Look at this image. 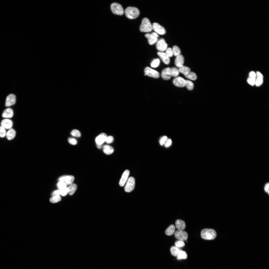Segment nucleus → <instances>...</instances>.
I'll return each instance as SVG.
<instances>
[{"instance_id": "09e8293b", "label": "nucleus", "mask_w": 269, "mask_h": 269, "mask_svg": "<svg viewBox=\"0 0 269 269\" xmlns=\"http://www.w3.org/2000/svg\"><path fill=\"white\" fill-rule=\"evenodd\" d=\"M269 183H267L266 184L264 187V190L266 192H267L269 190Z\"/></svg>"}, {"instance_id": "0eeeda50", "label": "nucleus", "mask_w": 269, "mask_h": 269, "mask_svg": "<svg viewBox=\"0 0 269 269\" xmlns=\"http://www.w3.org/2000/svg\"><path fill=\"white\" fill-rule=\"evenodd\" d=\"M168 45L163 38L160 39L156 42V48L160 52H163L165 51Z\"/></svg>"}, {"instance_id": "393cba45", "label": "nucleus", "mask_w": 269, "mask_h": 269, "mask_svg": "<svg viewBox=\"0 0 269 269\" xmlns=\"http://www.w3.org/2000/svg\"><path fill=\"white\" fill-rule=\"evenodd\" d=\"M103 150L104 153L106 154L110 155L113 153L114 149L111 146L109 145H106L103 146Z\"/></svg>"}, {"instance_id": "a878e982", "label": "nucleus", "mask_w": 269, "mask_h": 269, "mask_svg": "<svg viewBox=\"0 0 269 269\" xmlns=\"http://www.w3.org/2000/svg\"><path fill=\"white\" fill-rule=\"evenodd\" d=\"M67 188L68 193L70 195H71L74 193L76 190L77 186L75 184L72 183Z\"/></svg>"}, {"instance_id": "473e14b6", "label": "nucleus", "mask_w": 269, "mask_h": 269, "mask_svg": "<svg viewBox=\"0 0 269 269\" xmlns=\"http://www.w3.org/2000/svg\"><path fill=\"white\" fill-rule=\"evenodd\" d=\"M170 68L172 76L176 77H177L180 72L178 68L175 67Z\"/></svg>"}, {"instance_id": "7ed1b4c3", "label": "nucleus", "mask_w": 269, "mask_h": 269, "mask_svg": "<svg viewBox=\"0 0 269 269\" xmlns=\"http://www.w3.org/2000/svg\"><path fill=\"white\" fill-rule=\"evenodd\" d=\"M139 29L140 31L145 32H149L152 31V24L148 18L145 17L142 19Z\"/></svg>"}, {"instance_id": "f8f14e48", "label": "nucleus", "mask_w": 269, "mask_h": 269, "mask_svg": "<svg viewBox=\"0 0 269 269\" xmlns=\"http://www.w3.org/2000/svg\"><path fill=\"white\" fill-rule=\"evenodd\" d=\"M15 96L13 94L8 95L6 97L5 102V106L9 107L14 105L16 102Z\"/></svg>"}, {"instance_id": "f257e3e1", "label": "nucleus", "mask_w": 269, "mask_h": 269, "mask_svg": "<svg viewBox=\"0 0 269 269\" xmlns=\"http://www.w3.org/2000/svg\"><path fill=\"white\" fill-rule=\"evenodd\" d=\"M201 236L202 238L206 240H212L215 239L216 236L215 231L211 229L205 228L201 231Z\"/></svg>"}, {"instance_id": "cd10ccee", "label": "nucleus", "mask_w": 269, "mask_h": 269, "mask_svg": "<svg viewBox=\"0 0 269 269\" xmlns=\"http://www.w3.org/2000/svg\"><path fill=\"white\" fill-rule=\"evenodd\" d=\"M177 257V259L178 260L186 259L187 257V255L185 251L181 249Z\"/></svg>"}, {"instance_id": "2eb2a0df", "label": "nucleus", "mask_w": 269, "mask_h": 269, "mask_svg": "<svg viewBox=\"0 0 269 269\" xmlns=\"http://www.w3.org/2000/svg\"><path fill=\"white\" fill-rule=\"evenodd\" d=\"M161 75L162 78L164 80L170 79L172 76L171 68L167 67L164 69L162 71Z\"/></svg>"}, {"instance_id": "412c9836", "label": "nucleus", "mask_w": 269, "mask_h": 269, "mask_svg": "<svg viewBox=\"0 0 269 269\" xmlns=\"http://www.w3.org/2000/svg\"><path fill=\"white\" fill-rule=\"evenodd\" d=\"M1 125L5 129H10L12 126L13 122L10 120L4 119L1 121Z\"/></svg>"}, {"instance_id": "b1692460", "label": "nucleus", "mask_w": 269, "mask_h": 269, "mask_svg": "<svg viewBox=\"0 0 269 269\" xmlns=\"http://www.w3.org/2000/svg\"><path fill=\"white\" fill-rule=\"evenodd\" d=\"M16 133L15 131L13 129L10 128L6 133V137L8 140H11L15 137Z\"/></svg>"}, {"instance_id": "58836bf2", "label": "nucleus", "mask_w": 269, "mask_h": 269, "mask_svg": "<svg viewBox=\"0 0 269 269\" xmlns=\"http://www.w3.org/2000/svg\"><path fill=\"white\" fill-rule=\"evenodd\" d=\"M70 134L72 135L77 137H79L81 135V133L80 132L76 129L72 130L71 131Z\"/></svg>"}, {"instance_id": "6e6552de", "label": "nucleus", "mask_w": 269, "mask_h": 269, "mask_svg": "<svg viewBox=\"0 0 269 269\" xmlns=\"http://www.w3.org/2000/svg\"><path fill=\"white\" fill-rule=\"evenodd\" d=\"M144 71L145 75L155 78H158L159 77L160 74L158 71L149 67H146Z\"/></svg>"}, {"instance_id": "37998d69", "label": "nucleus", "mask_w": 269, "mask_h": 269, "mask_svg": "<svg viewBox=\"0 0 269 269\" xmlns=\"http://www.w3.org/2000/svg\"><path fill=\"white\" fill-rule=\"evenodd\" d=\"M68 141L69 143L73 145H75L77 143L76 139L73 138H69L68 139Z\"/></svg>"}, {"instance_id": "8fccbe9b", "label": "nucleus", "mask_w": 269, "mask_h": 269, "mask_svg": "<svg viewBox=\"0 0 269 269\" xmlns=\"http://www.w3.org/2000/svg\"><path fill=\"white\" fill-rule=\"evenodd\" d=\"M96 145L97 147L99 149H100L102 147V144L99 145L96 144Z\"/></svg>"}, {"instance_id": "ddd939ff", "label": "nucleus", "mask_w": 269, "mask_h": 269, "mask_svg": "<svg viewBox=\"0 0 269 269\" xmlns=\"http://www.w3.org/2000/svg\"><path fill=\"white\" fill-rule=\"evenodd\" d=\"M74 178L72 175H65L60 177L58 180L64 182L67 185H70L72 183Z\"/></svg>"}, {"instance_id": "c9c22d12", "label": "nucleus", "mask_w": 269, "mask_h": 269, "mask_svg": "<svg viewBox=\"0 0 269 269\" xmlns=\"http://www.w3.org/2000/svg\"><path fill=\"white\" fill-rule=\"evenodd\" d=\"M160 62V60L159 59H154L151 64V67L154 68L157 67L159 66Z\"/></svg>"}, {"instance_id": "39448f33", "label": "nucleus", "mask_w": 269, "mask_h": 269, "mask_svg": "<svg viewBox=\"0 0 269 269\" xmlns=\"http://www.w3.org/2000/svg\"><path fill=\"white\" fill-rule=\"evenodd\" d=\"M145 37L148 39L149 44L152 45L156 43L159 37L158 34L155 32L147 33L145 34Z\"/></svg>"}, {"instance_id": "ea45409f", "label": "nucleus", "mask_w": 269, "mask_h": 269, "mask_svg": "<svg viewBox=\"0 0 269 269\" xmlns=\"http://www.w3.org/2000/svg\"><path fill=\"white\" fill-rule=\"evenodd\" d=\"M6 132L5 129L2 126H0V137H4L6 135Z\"/></svg>"}, {"instance_id": "f704fd0d", "label": "nucleus", "mask_w": 269, "mask_h": 269, "mask_svg": "<svg viewBox=\"0 0 269 269\" xmlns=\"http://www.w3.org/2000/svg\"><path fill=\"white\" fill-rule=\"evenodd\" d=\"M61 198L59 195H56L53 196L50 199V202L52 203H55L60 201Z\"/></svg>"}, {"instance_id": "423d86ee", "label": "nucleus", "mask_w": 269, "mask_h": 269, "mask_svg": "<svg viewBox=\"0 0 269 269\" xmlns=\"http://www.w3.org/2000/svg\"><path fill=\"white\" fill-rule=\"evenodd\" d=\"M135 186V180L133 177H130L128 179L125 187V190L127 192L132 191L134 189Z\"/></svg>"}, {"instance_id": "aec40b11", "label": "nucleus", "mask_w": 269, "mask_h": 269, "mask_svg": "<svg viewBox=\"0 0 269 269\" xmlns=\"http://www.w3.org/2000/svg\"><path fill=\"white\" fill-rule=\"evenodd\" d=\"M256 78L255 84L257 86H260L263 82V76L260 72L257 71L256 73Z\"/></svg>"}, {"instance_id": "de8ad7c7", "label": "nucleus", "mask_w": 269, "mask_h": 269, "mask_svg": "<svg viewBox=\"0 0 269 269\" xmlns=\"http://www.w3.org/2000/svg\"><path fill=\"white\" fill-rule=\"evenodd\" d=\"M61 195V191L60 190H58L54 191L52 193V195L53 196H56L60 195Z\"/></svg>"}, {"instance_id": "a211bd4d", "label": "nucleus", "mask_w": 269, "mask_h": 269, "mask_svg": "<svg viewBox=\"0 0 269 269\" xmlns=\"http://www.w3.org/2000/svg\"><path fill=\"white\" fill-rule=\"evenodd\" d=\"M256 78V73L254 71H251L249 73L247 82L251 85L254 86L255 85Z\"/></svg>"}, {"instance_id": "c85d7f7f", "label": "nucleus", "mask_w": 269, "mask_h": 269, "mask_svg": "<svg viewBox=\"0 0 269 269\" xmlns=\"http://www.w3.org/2000/svg\"><path fill=\"white\" fill-rule=\"evenodd\" d=\"M179 72L185 75L190 71V69L189 67L184 66L178 68Z\"/></svg>"}, {"instance_id": "72a5a7b5", "label": "nucleus", "mask_w": 269, "mask_h": 269, "mask_svg": "<svg viewBox=\"0 0 269 269\" xmlns=\"http://www.w3.org/2000/svg\"><path fill=\"white\" fill-rule=\"evenodd\" d=\"M185 86H186L188 90H192L194 87V84L190 80H186V84Z\"/></svg>"}, {"instance_id": "f03ea898", "label": "nucleus", "mask_w": 269, "mask_h": 269, "mask_svg": "<svg viewBox=\"0 0 269 269\" xmlns=\"http://www.w3.org/2000/svg\"><path fill=\"white\" fill-rule=\"evenodd\" d=\"M125 12L126 16L130 19L136 18L139 14V9L136 7H127L125 10Z\"/></svg>"}, {"instance_id": "5701e85b", "label": "nucleus", "mask_w": 269, "mask_h": 269, "mask_svg": "<svg viewBox=\"0 0 269 269\" xmlns=\"http://www.w3.org/2000/svg\"><path fill=\"white\" fill-rule=\"evenodd\" d=\"M13 111L11 108H8L5 109L2 114V117L5 118H11L13 115Z\"/></svg>"}, {"instance_id": "a18cd8bd", "label": "nucleus", "mask_w": 269, "mask_h": 269, "mask_svg": "<svg viewBox=\"0 0 269 269\" xmlns=\"http://www.w3.org/2000/svg\"><path fill=\"white\" fill-rule=\"evenodd\" d=\"M114 138L112 136H109L107 137L106 142L107 143H110L113 142Z\"/></svg>"}, {"instance_id": "e433bc0d", "label": "nucleus", "mask_w": 269, "mask_h": 269, "mask_svg": "<svg viewBox=\"0 0 269 269\" xmlns=\"http://www.w3.org/2000/svg\"><path fill=\"white\" fill-rule=\"evenodd\" d=\"M57 186L60 190H61L67 187V185L63 181H59L57 184Z\"/></svg>"}, {"instance_id": "a19ab883", "label": "nucleus", "mask_w": 269, "mask_h": 269, "mask_svg": "<svg viewBox=\"0 0 269 269\" xmlns=\"http://www.w3.org/2000/svg\"><path fill=\"white\" fill-rule=\"evenodd\" d=\"M175 246L178 248L181 247L185 245V244L183 241L178 240L175 243Z\"/></svg>"}, {"instance_id": "79ce46f5", "label": "nucleus", "mask_w": 269, "mask_h": 269, "mask_svg": "<svg viewBox=\"0 0 269 269\" xmlns=\"http://www.w3.org/2000/svg\"><path fill=\"white\" fill-rule=\"evenodd\" d=\"M168 139L167 136H164L160 138L159 141L160 145L161 146L164 145Z\"/></svg>"}, {"instance_id": "f3484780", "label": "nucleus", "mask_w": 269, "mask_h": 269, "mask_svg": "<svg viewBox=\"0 0 269 269\" xmlns=\"http://www.w3.org/2000/svg\"><path fill=\"white\" fill-rule=\"evenodd\" d=\"M184 58L183 55L180 54L176 57L175 61V65L179 68L183 66Z\"/></svg>"}, {"instance_id": "4468645a", "label": "nucleus", "mask_w": 269, "mask_h": 269, "mask_svg": "<svg viewBox=\"0 0 269 269\" xmlns=\"http://www.w3.org/2000/svg\"><path fill=\"white\" fill-rule=\"evenodd\" d=\"M130 174V171L128 170H125L123 173L119 182V184L121 187L123 186L128 180Z\"/></svg>"}, {"instance_id": "dca6fc26", "label": "nucleus", "mask_w": 269, "mask_h": 269, "mask_svg": "<svg viewBox=\"0 0 269 269\" xmlns=\"http://www.w3.org/2000/svg\"><path fill=\"white\" fill-rule=\"evenodd\" d=\"M106 134L102 133L99 134L96 138L95 140L97 144L101 145L106 142L107 137Z\"/></svg>"}, {"instance_id": "9b49d317", "label": "nucleus", "mask_w": 269, "mask_h": 269, "mask_svg": "<svg viewBox=\"0 0 269 269\" xmlns=\"http://www.w3.org/2000/svg\"><path fill=\"white\" fill-rule=\"evenodd\" d=\"M173 83L176 86L182 87L185 86L186 80L181 77L178 76L174 79Z\"/></svg>"}, {"instance_id": "9d476101", "label": "nucleus", "mask_w": 269, "mask_h": 269, "mask_svg": "<svg viewBox=\"0 0 269 269\" xmlns=\"http://www.w3.org/2000/svg\"><path fill=\"white\" fill-rule=\"evenodd\" d=\"M152 30L158 34L163 35L166 33V30L164 28L156 22H154L152 24Z\"/></svg>"}, {"instance_id": "2f4dec72", "label": "nucleus", "mask_w": 269, "mask_h": 269, "mask_svg": "<svg viewBox=\"0 0 269 269\" xmlns=\"http://www.w3.org/2000/svg\"><path fill=\"white\" fill-rule=\"evenodd\" d=\"M172 48L173 55L177 56L181 54V50L180 48L177 46H174Z\"/></svg>"}, {"instance_id": "49530a36", "label": "nucleus", "mask_w": 269, "mask_h": 269, "mask_svg": "<svg viewBox=\"0 0 269 269\" xmlns=\"http://www.w3.org/2000/svg\"><path fill=\"white\" fill-rule=\"evenodd\" d=\"M60 190L61 191V195L63 196H64L66 195L68 193L67 187H66L64 189Z\"/></svg>"}, {"instance_id": "c03bdc74", "label": "nucleus", "mask_w": 269, "mask_h": 269, "mask_svg": "<svg viewBox=\"0 0 269 269\" xmlns=\"http://www.w3.org/2000/svg\"><path fill=\"white\" fill-rule=\"evenodd\" d=\"M172 143V141L170 139H168L164 145L165 147H168L171 145Z\"/></svg>"}, {"instance_id": "4be33fe9", "label": "nucleus", "mask_w": 269, "mask_h": 269, "mask_svg": "<svg viewBox=\"0 0 269 269\" xmlns=\"http://www.w3.org/2000/svg\"><path fill=\"white\" fill-rule=\"evenodd\" d=\"M175 226L178 230H183L186 228V224L183 220L178 219L175 222Z\"/></svg>"}, {"instance_id": "7c9ffc66", "label": "nucleus", "mask_w": 269, "mask_h": 269, "mask_svg": "<svg viewBox=\"0 0 269 269\" xmlns=\"http://www.w3.org/2000/svg\"><path fill=\"white\" fill-rule=\"evenodd\" d=\"M180 250L175 246H173L171 247L170 251L173 256L177 257Z\"/></svg>"}, {"instance_id": "1a4fd4ad", "label": "nucleus", "mask_w": 269, "mask_h": 269, "mask_svg": "<svg viewBox=\"0 0 269 269\" xmlns=\"http://www.w3.org/2000/svg\"><path fill=\"white\" fill-rule=\"evenodd\" d=\"M175 237L178 240L184 241L187 240L188 238L187 233L183 230H178L174 234Z\"/></svg>"}, {"instance_id": "6ab92c4d", "label": "nucleus", "mask_w": 269, "mask_h": 269, "mask_svg": "<svg viewBox=\"0 0 269 269\" xmlns=\"http://www.w3.org/2000/svg\"><path fill=\"white\" fill-rule=\"evenodd\" d=\"M157 55L160 57L162 61L165 64H169L170 62V59L163 52H158Z\"/></svg>"}, {"instance_id": "20e7f679", "label": "nucleus", "mask_w": 269, "mask_h": 269, "mask_svg": "<svg viewBox=\"0 0 269 269\" xmlns=\"http://www.w3.org/2000/svg\"><path fill=\"white\" fill-rule=\"evenodd\" d=\"M110 7L112 12L115 14L121 15L124 13V11L123 7L118 3H112Z\"/></svg>"}, {"instance_id": "4c0bfd02", "label": "nucleus", "mask_w": 269, "mask_h": 269, "mask_svg": "<svg viewBox=\"0 0 269 269\" xmlns=\"http://www.w3.org/2000/svg\"><path fill=\"white\" fill-rule=\"evenodd\" d=\"M165 53L169 58L172 57L173 55L172 48L170 47L167 48L165 50Z\"/></svg>"}, {"instance_id": "bb28decb", "label": "nucleus", "mask_w": 269, "mask_h": 269, "mask_svg": "<svg viewBox=\"0 0 269 269\" xmlns=\"http://www.w3.org/2000/svg\"><path fill=\"white\" fill-rule=\"evenodd\" d=\"M175 227L173 224L169 226L165 231V233L167 235L170 236L173 234L175 231Z\"/></svg>"}, {"instance_id": "c756f323", "label": "nucleus", "mask_w": 269, "mask_h": 269, "mask_svg": "<svg viewBox=\"0 0 269 269\" xmlns=\"http://www.w3.org/2000/svg\"><path fill=\"white\" fill-rule=\"evenodd\" d=\"M188 78L192 80H195L197 78L196 74L194 72L190 71L187 74L184 75Z\"/></svg>"}]
</instances>
